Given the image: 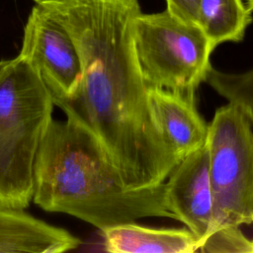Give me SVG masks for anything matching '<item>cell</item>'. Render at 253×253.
I'll list each match as a JSON object with an SVG mask.
<instances>
[{
	"label": "cell",
	"mask_w": 253,
	"mask_h": 253,
	"mask_svg": "<svg viewBox=\"0 0 253 253\" xmlns=\"http://www.w3.org/2000/svg\"><path fill=\"white\" fill-rule=\"evenodd\" d=\"M70 34L82 76L69 98L53 99L87 130L129 190L165 182L179 163L153 119L134 44L138 0H34Z\"/></svg>",
	"instance_id": "6da1fadb"
},
{
	"label": "cell",
	"mask_w": 253,
	"mask_h": 253,
	"mask_svg": "<svg viewBox=\"0 0 253 253\" xmlns=\"http://www.w3.org/2000/svg\"><path fill=\"white\" fill-rule=\"evenodd\" d=\"M33 201L101 230L143 217L174 218L165 201V182L126 189L95 138L68 120L49 125L36 160Z\"/></svg>",
	"instance_id": "7a4b0ae2"
},
{
	"label": "cell",
	"mask_w": 253,
	"mask_h": 253,
	"mask_svg": "<svg viewBox=\"0 0 253 253\" xmlns=\"http://www.w3.org/2000/svg\"><path fill=\"white\" fill-rule=\"evenodd\" d=\"M54 106L27 59L0 61V205L26 209L33 201L36 160Z\"/></svg>",
	"instance_id": "3957f363"
},
{
	"label": "cell",
	"mask_w": 253,
	"mask_h": 253,
	"mask_svg": "<svg viewBox=\"0 0 253 253\" xmlns=\"http://www.w3.org/2000/svg\"><path fill=\"white\" fill-rule=\"evenodd\" d=\"M206 146L213 204L211 233L252 224L253 126L240 107L227 103L215 111Z\"/></svg>",
	"instance_id": "277c9868"
},
{
	"label": "cell",
	"mask_w": 253,
	"mask_h": 253,
	"mask_svg": "<svg viewBox=\"0 0 253 253\" xmlns=\"http://www.w3.org/2000/svg\"><path fill=\"white\" fill-rule=\"evenodd\" d=\"M134 44L148 87L195 96L212 67L210 56L214 47L203 31L167 9L137 17Z\"/></svg>",
	"instance_id": "5b68a950"
},
{
	"label": "cell",
	"mask_w": 253,
	"mask_h": 253,
	"mask_svg": "<svg viewBox=\"0 0 253 253\" xmlns=\"http://www.w3.org/2000/svg\"><path fill=\"white\" fill-rule=\"evenodd\" d=\"M19 54L38 71L52 99L69 98L76 92L82 76L76 44L67 30L37 3L25 24Z\"/></svg>",
	"instance_id": "8992f818"
},
{
	"label": "cell",
	"mask_w": 253,
	"mask_h": 253,
	"mask_svg": "<svg viewBox=\"0 0 253 253\" xmlns=\"http://www.w3.org/2000/svg\"><path fill=\"white\" fill-rule=\"evenodd\" d=\"M165 201L174 218L183 222L202 245L211 235L213 224L206 144L184 157L170 173L165 182Z\"/></svg>",
	"instance_id": "52a82bcc"
},
{
	"label": "cell",
	"mask_w": 253,
	"mask_h": 253,
	"mask_svg": "<svg viewBox=\"0 0 253 253\" xmlns=\"http://www.w3.org/2000/svg\"><path fill=\"white\" fill-rule=\"evenodd\" d=\"M155 124L179 162L206 144L209 124L196 107L195 96L160 87H148Z\"/></svg>",
	"instance_id": "ba28073f"
},
{
	"label": "cell",
	"mask_w": 253,
	"mask_h": 253,
	"mask_svg": "<svg viewBox=\"0 0 253 253\" xmlns=\"http://www.w3.org/2000/svg\"><path fill=\"white\" fill-rule=\"evenodd\" d=\"M24 210L0 205V253H61L81 244L69 231Z\"/></svg>",
	"instance_id": "9c48e42d"
},
{
	"label": "cell",
	"mask_w": 253,
	"mask_h": 253,
	"mask_svg": "<svg viewBox=\"0 0 253 253\" xmlns=\"http://www.w3.org/2000/svg\"><path fill=\"white\" fill-rule=\"evenodd\" d=\"M103 245L111 253H193L200 241L186 228H154L133 222L107 227Z\"/></svg>",
	"instance_id": "30bf717a"
},
{
	"label": "cell",
	"mask_w": 253,
	"mask_h": 253,
	"mask_svg": "<svg viewBox=\"0 0 253 253\" xmlns=\"http://www.w3.org/2000/svg\"><path fill=\"white\" fill-rule=\"evenodd\" d=\"M251 22V11L242 0H200L197 26L214 48L242 41Z\"/></svg>",
	"instance_id": "8fae6325"
},
{
	"label": "cell",
	"mask_w": 253,
	"mask_h": 253,
	"mask_svg": "<svg viewBox=\"0 0 253 253\" xmlns=\"http://www.w3.org/2000/svg\"><path fill=\"white\" fill-rule=\"evenodd\" d=\"M205 82L228 103L240 107L253 126V69L231 73L211 67Z\"/></svg>",
	"instance_id": "7c38bea8"
},
{
	"label": "cell",
	"mask_w": 253,
	"mask_h": 253,
	"mask_svg": "<svg viewBox=\"0 0 253 253\" xmlns=\"http://www.w3.org/2000/svg\"><path fill=\"white\" fill-rule=\"evenodd\" d=\"M205 253L253 252V240L248 239L239 226L223 227L212 232L201 245Z\"/></svg>",
	"instance_id": "4fadbf2b"
},
{
	"label": "cell",
	"mask_w": 253,
	"mask_h": 253,
	"mask_svg": "<svg viewBox=\"0 0 253 253\" xmlns=\"http://www.w3.org/2000/svg\"><path fill=\"white\" fill-rule=\"evenodd\" d=\"M166 4L171 14L185 23L197 26L200 0H166Z\"/></svg>",
	"instance_id": "5bb4252c"
},
{
	"label": "cell",
	"mask_w": 253,
	"mask_h": 253,
	"mask_svg": "<svg viewBox=\"0 0 253 253\" xmlns=\"http://www.w3.org/2000/svg\"><path fill=\"white\" fill-rule=\"evenodd\" d=\"M246 2H247V8L250 11H253V0H246Z\"/></svg>",
	"instance_id": "9a60e30c"
}]
</instances>
